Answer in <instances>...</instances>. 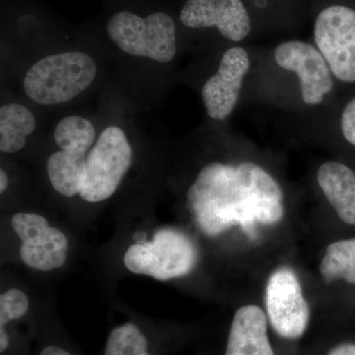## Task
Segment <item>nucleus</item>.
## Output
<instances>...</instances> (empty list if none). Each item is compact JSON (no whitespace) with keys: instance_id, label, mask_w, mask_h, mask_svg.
<instances>
[{"instance_id":"f257e3e1","label":"nucleus","mask_w":355,"mask_h":355,"mask_svg":"<svg viewBox=\"0 0 355 355\" xmlns=\"http://www.w3.org/2000/svg\"><path fill=\"white\" fill-rule=\"evenodd\" d=\"M187 200L196 224L209 237L239 226L254 240L258 224L275 225L284 216L282 187L253 162L205 166L189 189Z\"/></svg>"},{"instance_id":"f03ea898","label":"nucleus","mask_w":355,"mask_h":355,"mask_svg":"<svg viewBox=\"0 0 355 355\" xmlns=\"http://www.w3.org/2000/svg\"><path fill=\"white\" fill-rule=\"evenodd\" d=\"M97 65L87 53L67 51L46 55L33 64L24 78L26 95L42 106L62 104L91 86Z\"/></svg>"},{"instance_id":"7ed1b4c3","label":"nucleus","mask_w":355,"mask_h":355,"mask_svg":"<svg viewBox=\"0 0 355 355\" xmlns=\"http://www.w3.org/2000/svg\"><path fill=\"white\" fill-rule=\"evenodd\" d=\"M106 31L121 51L132 57L166 64L176 55V24L169 14L155 12L141 17L121 11L111 16Z\"/></svg>"},{"instance_id":"20e7f679","label":"nucleus","mask_w":355,"mask_h":355,"mask_svg":"<svg viewBox=\"0 0 355 355\" xmlns=\"http://www.w3.org/2000/svg\"><path fill=\"white\" fill-rule=\"evenodd\" d=\"M197 261L195 244L176 229L157 231L153 241L133 244L123 256V265L130 272L160 282L189 275Z\"/></svg>"},{"instance_id":"39448f33","label":"nucleus","mask_w":355,"mask_h":355,"mask_svg":"<svg viewBox=\"0 0 355 355\" xmlns=\"http://www.w3.org/2000/svg\"><path fill=\"white\" fill-rule=\"evenodd\" d=\"M132 148L125 132L111 125L105 128L86 160V178L80 198L96 203L108 200L118 190L132 166Z\"/></svg>"},{"instance_id":"423d86ee","label":"nucleus","mask_w":355,"mask_h":355,"mask_svg":"<svg viewBox=\"0 0 355 355\" xmlns=\"http://www.w3.org/2000/svg\"><path fill=\"white\" fill-rule=\"evenodd\" d=\"M318 50L331 73L343 83H355V10L331 4L318 13L314 23Z\"/></svg>"},{"instance_id":"0eeeda50","label":"nucleus","mask_w":355,"mask_h":355,"mask_svg":"<svg viewBox=\"0 0 355 355\" xmlns=\"http://www.w3.org/2000/svg\"><path fill=\"white\" fill-rule=\"evenodd\" d=\"M266 310L273 331L286 340L304 335L310 321V308L298 277L291 268H277L266 286Z\"/></svg>"},{"instance_id":"6e6552de","label":"nucleus","mask_w":355,"mask_h":355,"mask_svg":"<svg viewBox=\"0 0 355 355\" xmlns=\"http://www.w3.org/2000/svg\"><path fill=\"white\" fill-rule=\"evenodd\" d=\"M275 60L282 69L297 74L305 104H321L324 96L333 89L328 62L321 51L312 44L298 40L284 42L275 49Z\"/></svg>"},{"instance_id":"1a4fd4ad","label":"nucleus","mask_w":355,"mask_h":355,"mask_svg":"<svg viewBox=\"0 0 355 355\" xmlns=\"http://www.w3.org/2000/svg\"><path fill=\"white\" fill-rule=\"evenodd\" d=\"M180 20L191 29L216 28L224 38L233 42L243 41L252 29L243 0H187Z\"/></svg>"},{"instance_id":"9d476101","label":"nucleus","mask_w":355,"mask_h":355,"mask_svg":"<svg viewBox=\"0 0 355 355\" xmlns=\"http://www.w3.org/2000/svg\"><path fill=\"white\" fill-rule=\"evenodd\" d=\"M249 69V55L244 49L234 46L224 53L218 71L202 89L203 105L210 118L224 121L232 114Z\"/></svg>"},{"instance_id":"9b49d317","label":"nucleus","mask_w":355,"mask_h":355,"mask_svg":"<svg viewBox=\"0 0 355 355\" xmlns=\"http://www.w3.org/2000/svg\"><path fill=\"white\" fill-rule=\"evenodd\" d=\"M268 316L257 305L236 311L224 355H275L268 336Z\"/></svg>"},{"instance_id":"f8f14e48","label":"nucleus","mask_w":355,"mask_h":355,"mask_svg":"<svg viewBox=\"0 0 355 355\" xmlns=\"http://www.w3.org/2000/svg\"><path fill=\"white\" fill-rule=\"evenodd\" d=\"M317 182L336 216L347 227L355 229V173L338 161L320 166Z\"/></svg>"},{"instance_id":"ddd939ff","label":"nucleus","mask_w":355,"mask_h":355,"mask_svg":"<svg viewBox=\"0 0 355 355\" xmlns=\"http://www.w3.org/2000/svg\"><path fill=\"white\" fill-rule=\"evenodd\" d=\"M69 240L60 229L51 227L44 234L22 242L20 258L29 268L39 272H51L62 268L67 259Z\"/></svg>"},{"instance_id":"4468645a","label":"nucleus","mask_w":355,"mask_h":355,"mask_svg":"<svg viewBox=\"0 0 355 355\" xmlns=\"http://www.w3.org/2000/svg\"><path fill=\"white\" fill-rule=\"evenodd\" d=\"M88 154L60 150L51 154L46 171L53 188L65 198L80 193L86 178Z\"/></svg>"},{"instance_id":"2eb2a0df","label":"nucleus","mask_w":355,"mask_h":355,"mask_svg":"<svg viewBox=\"0 0 355 355\" xmlns=\"http://www.w3.org/2000/svg\"><path fill=\"white\" fill-rule=\"evenodd\" d=\"M36 128V119L27 107L17 103L0 108V151L15 153L22 150L27 137Z\"/></svg>"},{"instance_id":"dca6fc26","label":"nucleus","mask_w":355,"mask_h":355,"mask_svg":"<svg viewBox=\"0 0 355 355\" xmlns=\"http://www.w3.org/2000/svg\"><path fill=\"white\" fill-rule=\"evenodd\" d=\"M320 273L326 284L340 282L355 288V236L336 240L326 248Z\"/></svg>"},{"instance_id":"f3484780","label":"nucleus","mask_w":355,"mask_h":355,"mask_svg":"<svg viewBox=\"0 0 355 355\" xmlns=\"http://www.w3.org/2000/svg\"><path fill=\"white\" fill-rule=\"evenodd\" d=\"M53 139L62 150L88 154L94 144L96 130L87 119L65 116L58 123Z\"/></svg>"},{"instance_id":"a211bd4d","label":"nucleus","mask_w":355,"mask_h":355,"mask_svg":"<svg viewBox=\"0 0 355 355\" xmlns=\"http://www.w3.org/2000/svg\"><path fill=\"white\" fill-rule=\"evenodd\" d=\"M104 355H150L148 340L137 324H121L109 334Z\"/></svg>"},{"instance_id":"6ab92c4d","label":"nucleus","mask_w":355,"mask_h":355,"mask_svg":"<svg viewBox=\"0 0 355 355\" xmlns=\"http://www.w3.org/2000/svg\"><path fill=\"white\" fill-rule=\"evenodd\" d=\"M29 298L20 289H9L0 296V352L3 354L8 349V334L6 326L9 322L20 319L29 310Z\"/></svg>"},{"instance_id":"aec40b11","label":"nucleus","mask_w":355,"mask_h":355,"mask_svg":"<svg viewBox=\"0 0 355 355\" xmlns=\"http://www.w3.org/2000/svg\"><path fill=\"white\" fill-rule=\"evenodd\" d=\"M11 226L21 242L29 241L50 230L49 221L40 214L18 212L11 219Z\"/></svg>"},{"instance_id":"412c9836","label":"nucleus","mask_w":355,"mask_h":355,"mask_svg":"<svg viewBox=\"0 0 355 355\" xmlns=\"http://www.w3.org/2000/svg\"><path fill=\"white\" fill-rule=\"evenodd\" d=\"M340 125L345 139L355 146V98L343 110Z\"/></svg>"},{"instance_id":"4be33fe9","label":"nucleus","mask_w":355,"mask_h":355,"mask_svg":"<svg viewBox=\"0 0 355 355\" xmlns=\"http://www.w3.org/2000/svg\"><path fill=\"white\" fill-rule=\"evenodd\" d=\"M327 355H355V340L338 343Z\"/></svg>"},{"instance_id":"5701e85b","label":"nucleus","mask_w":355,"mask_h":355,"mask_svg":"<svg viewBox=\"0 0 355 355\" xmlns=\"http://www.w3.org/2000/svg\"><path fill=\"white\" fill-rule=\"evenodd\" d=\"M39 355H73L71 352H67L62 347L57 345H49L41 350Z\"/></svg>"},{"instance_id":"b1692460","label":"nucleus","mask_w":355,"mask_h":355,"mask_svg":"<svg viewBox=\"0 0 355 355\" xmlns=\"http://www.w3.org/2000/svg\"><path fill=\"white\" fill-rule=\"evenodd\" d=\"M9 180L4 170H0V193H3L8 187Z\"/></svg>"}]
</instances>
